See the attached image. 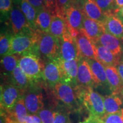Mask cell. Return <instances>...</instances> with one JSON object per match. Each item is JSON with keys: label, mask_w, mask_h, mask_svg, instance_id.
I'll return each mask as SVG.
<instances>
[{"label": "cell", "mask_w": 123, "mask_h": 123, "mask_svg": "<svg viewBox=\"0 0 123 123\" xmlns=\"http://www.w3.org/2000/svg\"><path fill=\"white\" fill-rule=\"evenodd\" d=\"M39 35V31L37 32L34 29L13 35L8 55H22L28 53L39 55L38 46Z\"/></svg>", "instance_id": "obj_1"}, {"label": "cell", "mask_w": 123, "mask_h": 123, "mask_svg": "<svg viewBox=\"0 0 123 123\" xmlns=\"http://www.w3.org/2000/svg\"><path fill=\"white\" fill-rule=\"evenodd\" d=\"M75 89L80 104L90 115L102 118L105 115L104 96L93 90L92 87H76Z\"/></svg>", "instance_id": "obj_2"}, {"label": "cell", "mask_w": 123, "mask_h": 123, "mask_svg": "<svg viewBox=\"0 0 123 123\" xmlns=\"http://www.w3.org/2000/svg\"><path fill=\"white\" fill-rule=\"evenodd\" d=\"M18 66L34 84L40 79L43 80L44 64L39 55L28 53L21 55L18 60Z\"/></svg>", "instance_id": "obj_3"}, {"label": "cell", "mask_w": 123, "mask_h": 123, "mask_svg": "<svg viewBox=\"0 0 123 123\" xmlns=\"http://www.w3.org/2000/svg\"><path fill=\"white\" fill-rule=\"evenodd\" d=\"M55 97L63 104L64 108L68 111H79L80 105L75 89L70 84L59 81L53 87Z\"/></svg>", "instance_id": "obj_4"}, {"label": "cell", "mask_w": 123, "mask_h": 123, "mask_svg": "<svg viewBox=\"0 0 123 123\" xmlns=\"http://www.w3.org/2000/svg\"><path fill=\"white\" fill-rule=\"evenodd\" d=\"M38 46L39 54L49 61L60 58V39L50 33L39 31Z\"/></svg>", "instance_id": "obj_5"}, {"label": "cell", "mask_w": 123, "mask_h": 123, "mask_svg": "<svg viewBox=\"0 0 123 123\" xmlns=\"http://www.w3.org/2000/svg\"><path fill=\"white\" fill-rule=\"evenodd\" d=\"M24 91L10 83L1 86V110L9 113L16 103L24 96Z\"/></svg>", "instance_id": "obj_6"}, {"label": "cell", "mask_w": 123, "mask_h": 123, "mask_svg": "<svg viewBox=\"0 0 123 123\" xmlns=\"http://www.w3.org/2000/svg\"><path fill=\"white\" fill-rule=\"evenodd\" d=\"M24 99L29 114L38 115L43 108V96L41 91L34 87V85L25 91Z\"/></svg>", "instance_id": "obj_7"}, {"label": "cell", "mask_w": 123, "mask_h": 123, "mask_svg": "<svg viewBox=\"0 0 123 123\" xmlns=\"http://www.w3.org/2000/svg\"><path fill=\"white\" fill-rule=\"evenodd\" d=\"M59 39L61 45L60 58L67 61L79 59V54L76 41L70 35L68 30Z\"/></svg>", "instance_id": "obj_8"}, {"label": "cell", "mask_w": 123, "mask_h": 123, "mask_svg": "<svg viewBox=\"0 0 123 123\" xmlns=\"http://www.w3.org/2000/svg\"><path fill=\"white\" fill-rule=\"evenodd\" d=\"M59 58L50 60L44 64L43 80L51 88H53L55 84L62 80V74Z\"/></svg>", "instance_id": "obj_9"}, {"label": "cell", "mask_w": 123, "mask_h": 123, "mask_svg": "<svg viewBox=\"0 0 123 123\" xmlns=\"http://www.w3.org/2000/svg\"><path fill=\"white\" fill-rule=\"evenodd\" d=\"M9 19L13 35H16L31 28L18 5H14L9 13Z\"/></svg>", "instance_id": "obj_10"}, {"label": "cell", "mask_w": 123, "mask_h": 123, "mask_svg": "<svg viewBox=\"0 0 123 123\" xmlns=\"http://www.w3.org/2000/svg\"><path fill=\"white\" fill-rule=\"evenodd\" d=\"M95 87L96 85L93 80L91 69L88 61L83 58L79 57L76 87H92L93 88Z\"/></svg>", "instance_id": "obj_11"}, {"label": "cell", "mask_w": 123, "mask_h": 123, "mask_svg": "<svg viewBox=\"0 0 123 123\" xmlns=\"http://www.w3.org/2000/svg\"><path fill=\"white\" fill-rule=\"evenodd\" d=\"M59 60L62 74V80L61 81L70 84L75 88L77 86L79 59L67 61L59 58Z\"/></svg>", "instance_id": "obj_12"}, {"label": "cell", "mask_w": 123, "mask_h": 123, "mask_svg": "<svg viewBox=\"0 0 123 123\" xmlns=\"http://www.w3.org/2000/svg\"><path fill=\"white\" fill-rule=\"evenodd\" d=\"M83 26V28L80 31H82L94 44L98 42L100 37L105 32L103 23L90 19L85 15Z\"/></svg>", "instance_id": "obj_13"}, {"label": "cell", "mask_w": 123, "mask_h": 123, "mask_svg": "<svg viewBox=\"0 0 123 123\" xmlns=\"http://www.w3.org/2000/svg\"><path fill=\"white\" fill-rule=\"evenodd\" d=\"M79 57L84 59H96L97 56L95 45L82 31L80 32L79 34L75 39Z\"/></svg>", "instance_id": "obj_14"}, {"label": "cell", "mask_w": 123, "mask_h": 123, "mask_svg": "<svg viewBox=\"0 0 123 123\" xmlns=\"http://www.w3.org/2000/svg\"><path fill=\"white\" fill-rule=\"evenodd\" d=\"M84 15L82 10L76 5H71L67 7L64 12V19L67 27L80 32L83 28Z\"/></svg>", "instance_id": "obj_15"}, {"label": "cell", "mask_w": 123, "mask_h": 123, "mask_svg": "<svg viewBox=\"0 0 123 123\" xmlns=\"http://www.w3.org/2000/svg\"><path fill=\"white\" fill-rule=\"evenodd\" d=\"M106 33L123 41V23L116 14H108L103 23Z\"/></svg>", "instance_id": "obj_16"}, {"label": "cell", "mask_w": 123, "mask_h": 123, "mask_svg": "<svg viewBox=\"0 0 123 123\" xmlns=\"http://www.w3.org/2000/svg\"><path fill=\"white\" fill-rule=\"evenodd\" d=\"M90 64L93 80L96 86H101L103 88H109L107 75L104 66L96 59L87 60Z\"/></svg>", "instance_id": "obj_17"}, {"label": "cell", "mask_w": 123, "mask_h": 123, "mask_svg": "<svg viewBox=\"0 0 123 123\" xmlns=\"http://www.w3.org/2000/svg\"><path fill=\"white\" fill-rule=\"evenodd\" d=\"M82 11L86 17L98 22L103 23L107 14L97 4L95 0H81Z\"/></svg>", "instance_id": "obj_18"}, {"label": "cell", "mask_w": 123, "mask_h": 123, "mask_svg": "<svg viewBox=\"0 0 123 123\" xmlns=\"http://www.w3.org/2000/svg\"><path fill=\"white\" fill-rule=\"evenodd\" d=\"M104 67L111 92L113 94H121L123 89V82L116 67L112 66Z\"/></svg>", "instance_id": "obj_19"}, {"label": "cell", "mask_w": 123, "mask_h": 123, "mask_svg": "<svg viewBox=\"0 0 123 123\" xmlns=\"http://www.w3.org/2000/svg\"><path fill=\"white\" fill-rule=\"evenodd\" d=\"M98 43L110 50L113 54L120 58L123 54V47L119 39L110 34L104 33L100 37Z\"/></svg>", "instance_id": "obj_20"}, {"label": "cell", "mask_w": 123, "mask_h": 123, "mask_svg": "<svg viewBox=\"0 0 123 123\" xmlns=\"http://www.w3.org/2000/svg\"><path fill=\"white\" fill-rule=\"evenodd\" d=\"M95 45L97 60L104 66L117 65L120 62V58L113 54L110 50L101 44L97 43Z\"/></svg>", "instance_id": "obj_21"}, {"label": "cell", "mask_w": 123, "mask_h": 123, "mask_svg": "<svg viewBox=\"0 0 123 123\" xmlns=\"http://www.w3.org/2000/svg\"><path fill=\"white\" fill-rule=\"evenodd\" d=\"M8 79L10 83L13 84L24 91L34 85L29 80L18 65L10 75Z\"/></svg>", "instance_id": "obj_22"}, {"label": "cell", "mask_w": 123, "mask_h": 123, "mask_svg": "<svg viewBox=\"0 0 123 123\" xmlns=\"http://www.w3.org/2000/svg\"><path fill=\"white\" fill-rule=\"evenodd\" d=\"M105 115L115 113L123 110V101L120 95L111 94L104 96Z\"/></svg>", "instance_id": "obj_23"}, {"label": "cell", "mask_w": 123, "mask_h": 123, "mask_svg": "<svg viewBox=\"0 0 123 123\" xmlns=\"http://www.w3.org/2000/svg\"><path fill=\"white\" fill-rule=\"evenodd\" d=\"M67 31L68 28L65 19L58 15H52L49 33L61 39Z\"/></svg>", "instance_id": "obj_24"}, {"label": "cell", "mask_w": 123, "mask_h": 123, "mask_svg": "<svg viewBox=\"0 0 123 123\" xmlns=\"http://www.w3.org/2000/svg\"><path fill=\"white\" fill-rule=\"evenodd\" d=\"M51 19L52 14L47 8L37 13L35 22L37 29L42 33H49Z\"/></svg>", "instance_id": "obj_25"}, {"label": "cell", "mask_w": 123, "mask_h": 123, "mask_svg": "<svg viewBox=\"0 0 123 123\" xmlns=\"http://www.w3.org/2000/svg\"><path fill=\"white\" fill-rule=\"evenodd\" d=\"M8 114L18 123H25L29 112L25 104L24 96L18 100L13 110Z\"/></svg>", "instance_id": "obj_26"}, {"label": "cell", "mask_w": 123, "mask_h": 123, "mask_svg": "<svg viewBox=\"0 0 123 123\" xmlns=\"http://www.w3.org/2000/svg\"><path fill=\"white\" fill-rule=\"evenodd\" d=\"M18 60L15 55H7L1 58V71L8 78L18 65Z\"/></svg>", "instance_id": "obj_27"}, {"label": "cell", "mask_w": 123, "mask_h": 123, "mask_svg": "<svg viewBox=\"0 0 123 123\" xmlns=\"http://www.w3.org/2000/svg\"><path fill=\"white\" fill-rule=\"evenodd\" d=\"M19 6L31 28L35 30H36L35 22L37 16V12L35 9L27 0H22L19 4Z\"/></svg>", "instance_id": "obj_28"}, {"label": "cell", "mask_w": 123, "mask_h": 123, "mask_svg": "<svg viewBox=\"0 0 123 123\" xmlns=\"http://www.w3.org/2000/svg\"><path fill=\"white\" fill-rule=\"evenodd\" d=\"M13 35L9 33L1 34L0 37V54L1 57L7 55L10 51L11 40Z\"/></svg>", "instance_id": "obj_29"}, {"label": "cell", "mask_w": 123, "mask_h": 123, "mask_svg": "<svg viewBox=\"0 0 123 123\" xmlns=\"http://www.w3.org/2000/svg\"><path fill=\"white\" fill-rule=\"evenodd\" d=\"M95 1L101 10L106 14H116L114 9L115 0H95Z\"/></svg>", "instance_id": "obj_30"}, {"label": "cell", "mask_w": 123, "mask_h": 123, "mask_svg": "<svg viewBox=\"0 0 123 123\" xmlns=\"http://www.w3.org/2000/svg\"><path fill=\"white\" fill-rule=\"evenodd\" d=\"M79 0H57L58 12L56 15L64 18V12L67 7L71 5H76Z\"/></svg>", "instance_id": "obj_31"}, {"label": "cell", "mask_w": 123, "mask_h": 123, "mask_svg": "<svg viewBox=\"0 0 123 123\" xmlns=\"http://www.w3.org/2000/svg\"><path fill=\"white\" fill-rule=\"evenodd\" d=\"M55 112L51 109L43 108L39 112L38 115L42 121V123H54Z\"/></svg>", "instance_id": "obj_32"}, {"label": "cell", "mask_w": 123, "mask_h": 123, "mask_svg": "<svg viewBox=\"0 0 123 123\" xmlns=\"http://www.w3.org/2000/svg\"><path fill=\"white\" fill-rule=\"evenodd\" d=\"M101 119L103 123H123V110L115 113L105 115Z\"/></svg>", "instance_id": "obj_33"}, {"label": "cell", "mask_w": 123, "mask_h": 123, "mask_svg": "<svg viewBox=\"0 0 123 123\" xmlns=\"http://www.w3.org/2000/svg\"><path fill=\"white\" fill-rule=\"evenodd\" d=\"M54 123H70L68 110L63 108L55 111Z\"/></svg>", "instance_id": "obj_34"}, {"label": "cell", "mask_w": 123, "mask_h": 123, "mask_svg": "<svg viewBox=\"0 0 123 123\" xmlns=\"http://www.w3.org/2000/svg\"><path fill=\"white\" fill-rule=\"evenodd\" d=\"M13 3L12 0H0L1 13L4 15H7L10 13L13 6Z\"/></svg>", "instance_id": "obj_35"}, {"label": "cell", "mask_w": 123, "mask_h": 123, "mask_svg": "<svg viewBox=\"0 0 123 123\" xmlns=\"http://www.w3.org/2000/svg\"><path fill=\"white\" fill-rule=\"evenodd\" d=\"M44 5L52 15H56L58 12L57 0H44Z\"/></svg>", "instance_id": "obj_36"}, {"label": "cell", "mask_w": 123, "mask_h": 123, "mask_svg": "<svg viewBox=\"0 0 123 123\" xmlns=\"http://www.w3.org/2000/svg\"><path fill=\"white\" fill-rule=\"evenodd\" d=\"M27 1L34 7L37 13L46 8L44 5V0H27Z\"/></svg>", "instance_id": "obj_37"}, {"label": "cell", "mask_w": 123, "mask_h": 123, "mask_svg": "<svg viewBox=\"0 0 123 123\" xmlns=\"http://www.w3.org/2000/svg\"><path fill=\"white\" fill-rule=\"evenodd\" d=\"M25 123H42V121L38 115L29 114L26 117Z\"/></svg>", "instance_id": "obj_38"}, {"label": "cell", "mask_w": 123, "mask_h": 123, "mask_svg": "<svg viewBox=\"0 0 123 123\" xmlns=\"http://www.w3.org/2000/svg\"><path fill=\"white\" fill-rule=\"evenodd\" d=\"M79 123H103V121L101 118L92 116V115H90L88 117H87L84 121H81Z\"/></svg>", "instance_id": "obj_39"}, {"label": "cell", "mask_w": 123, "mask_h": 123, "mask_svg": "<svg viewBox=\"0 0 123 123\" xmlns=\"http://www.w3.org/2000/svg\"><path fill=\"white\" fill-rule=\"evenodd\" d=\"M1 114H2L4 115L5 123H18L14 119H13L8 113H6V112H4L2 110H1Z\"/></svg>", "instance_id": "obj_40"}, {"label": "cell", "mask_w": 123, "mask_h": 123, "mask_svg": "<svg viewBox=\"0 0 123 123\" xmlns=\"http://www.w3.org/2000/svg\"><path fill=\"white\" fill-rule=\"evenodd\" d=\"M123 6V0H115L114 9L115 13H117L119 10Z\"/></svg>", "instance_id": "obj_41"}, {"label": "cell", "mask_w": 123, "mask_h": 123, "mask_svg": "<svg viewBox=\"0 0 123 123\" xmlns=\"http://www.w3.org/2000/svg\"><path fill=\"white\" fill-rule=\"evenodd\" d=\"M116 68L123 82V59L120 61L119 63L116 66Z\"/></svg>", "instance_id": "obj_42"}, {"label": "cell", "mask_w": 123, "mask_h": 123, "mask_svg": "<svg viewBox=\"0 0 123 123\" xmlns=\"http://www.w3.org/2000/svg\"><path fill=\"white\" fill-rule=\"evenodd\" d=\"M117 14L120 17H121L123 18V6L121 7V8L119 10V12H118Z\"/></svg>", "instance_id": "obj_43"}, {"label": "cell", "mask_w": 123, "mask_h": 123, "mask_svg": "<svg viewBox=\"0 0 123 123\" xmlns=\"http://www.w3.org/2000/svg\"><path fill=\"white\" fill-rule=\"evenodd\" d=\"M12 1H13V2L14 5H19V4H20V2H21V1H22V0H12Z\"/></svg>", "instance_id": "obj_44"}, {"label": "cell", "mask_w": 123, "mask_h": 123, "mask_svg": "<svg viewBox=\"0 0 123 123\" xmlns=\"http://www.w3.org/2000/svg\"><path fill=\"white\" fill-rule=\"evenodd\" d=\"M1 123H5V121L4 116L2 114H1Z\"/></svg>", "instance_id": "obj_45"}, {"label": "cell", "mask_w": 123, "mask_h": 123, "mask_svg": "<svg viewBox=\"0 0 123 123\" xmlns=\"http://www.w3.org/2000/svg\"><path fill=\"white\" fill-rule=\"evenodd\" d=\"M121 96H122V97L123 98V90H122V91H121Z\"/></svg>", "instance_id": "obj_46"}, {"label": "cell", "mask_w": 123, "mask_h": 123, "mask_svg": "<svg viewBox=\"0 0 123 123\" xmlns=\"http://www.w3.org/2000/svg\"><path fill=\"white\" fill-rule=\"evenodd\" d=\"M120 18H121V19L122 20V21H123V18H122V17H120Z\"/></svg>", "instance_id": "obj_47"}]
</instances>
